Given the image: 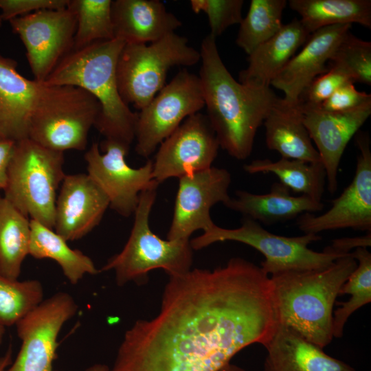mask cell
Instances as JSON below:
<instances>
[{"label":"cell","instance_id":"6da1fadb","mask_svg":"<svg viewBox=\"0 0 371 371\" xmlns=\"http://www.w3.org/2000/svg\"><path fill=\"white\" fill-rule=\"evenodd\" d=\"M278 326L270 278L234 257L169 276L159 313L126 331L111 371H218Z\"/></svg>","mask_w":371,"mask_h":371},{"label":"cell","instance_id":"7a4b0ae2","mask_svg":"<svg viewBox=\"0 0 371 371\" xmlns=\"http://www.w3.org/2000/svg\"><path fill=\"white\" fill-rule=\"evenodd\" d=\"M199 71L207 120L220 147L238 160L252 153L256 134L279 97L270 87L236 81L225 66L216 38L207 35L199 51Z\"/></svg>","mask_w":371,"mask_h":371},{"label":"cell","instance_id":"3957f363","mask_svg":"<svg viewBox=\"0 0 371 371\" xmlns=\"http://www.w3.org/2000/svg\"><path fill=\"white\" fill-rule=\"evenodd\" d=\"M352 253L321 270L271 276L278 324L324 348L333 337V307L342 285L357 267Z\"/></svg>","mask_w":371,"mask_h":371},{"label":"cell","instance_id":"277c9868","mask_svg":"<svg viewBox=\"0 0 371 371\" xmlns=\"http://www.w3.org/2000/svg\"><path fill=\"white\" fill-rule=\"evenodd\" d=\"M124 44L113 38L72 49L43 83L75 86L89 92L100 105L94 127L104 139L130 147L135 139L137 113L121 98L116 76L117 59Z\"/></svg>","mask_w":371,"mask_h":371},{"label":"cell","instance_id":"5b68a950","mask_svg":"<svg viewBox=\"0 0 371 371\" xmlns=\"http://www.w3.org/2000/svg\"><path fill=\"white\" fill-rule=\"evenodd\" d=\"M158 186L156 183L140 194L126 243L100 269V272L113 271L120 286L129 282L142 281L149 271L157 269L164 270L169 276H179L191 269L193 249L190 239L164 240L150 227V214Z\"/></svg>","mask_w":371,"mask_h":371},{"label":"cell","instance_id":"8992f818","mask_svg":"<svg viewBox=\"0 0 371 371\" xmlns=\"http://www.w3.org/2000/svg\"><path fill=\"white\" fill-rule=\"evenodd\" d=\"M64 153L28 137L16 142L3 196L25 216L54 229L57 191L65 173Z\"/></svg>","mask_w":371,"mask_h":371},{"label":"cell","instance_id":"52a82bcc","mask_svg":"<svg viewBox=\"0 0 371 371\" xmlns=\"http://www.w3.org/2000/svg\"><path fill=\"white\" fill-rule=\"evenodd\" d=\"M100 111L96 98L80 87L41 82L30 114L27 137L56 151L83 150Z\"/></svg>","mask_w":371,"mask_h":371},{"label":"cell","instance_id":"ba28073f","mask_svg":"<svg viewBox=\"0 0 371 371\" xmlns=\"http://www.w3.org/2000/svg\"><path fill=\"white\" fill-rule=\"evenodd\" d=\"M200 59L199 51L175 32L149 45L125 43L116 67L120 96L140 111L165 86L172 67L192 66Z\"/></svg>","mask_w":371,"mask_h":371},{"label":"cell","instance_id":"9c48e42d","mask_svg":"<svg viewBox=\"0 0 371 371\" xmlns=\"http://www.w3.org/2000/svg\"><path fill=\"white\" fill-rule=\"evenodd\" d=\"M320 238L319 235L312 234L298 236L277 235L265 229L259 223L243 217L241 225L237 228H223L214 224L201 235L190 240V243L193 250L217 242L244 243L265 256L260 267L267 275L273 276L292 271L324 269L346 255L324 250L319 252L308 248V245Z\"/></svg>","mask_w":371,"mask_h":371},{"label":"cell","instance_id":"30bf717a","mask_svg":"<svg viewBox=\"0 0 371 371\" xmlns=\"http://www.w3.org/2000/svg\"><path fill=\"white\" fill-rule=\"evenodd\" d=\"M205 106L199 76L183 69L137 113L135 151L148 158L189 116Z\"/></svg>","mask_w":371,"mask_h":371},{"label":"cell","instance_id":"8fae6325","mask_svg":"<svg viewBox=\"0 0 371 371\" xmlns=\"http://www.w3.org/2000/svg\"><path fill=\"white\" fill-rule=\"evenodd\" d=\"M129 148L104 139L100 146L93 143L85 154L87 174L106 194L109 207L124 217L134 214L140 194L157 183L153 179L152 160L137 168L128 165L126 157Z\"/></svg>","mask_w":371,"mask_h":371},{"label":"cell","instance_id":"7c38bea8","mask_svg":"<svg viewBox=\"0 0 371 371\" xmlns=\"http://www.w3.org/2000/svg\"><path fill=\"white\" fill-rule=\"evenodd\" d=\"M77 311L74 299L65 292L43 300L16 324L21 346L5 371H54L59 333Z\"/></svg>","mask_w":371,"mask_h":371},{"label":"cell","instance_id":"4fadbf2b","mask_svg":"<svg viewBox=\"0 0 371 371\" xmlns=\"http://www.w3.org/2000/svg\"><path fill=\"white\" fill-rule=\"evenodd\" d=\"M21 40L34 80L44 82L74 46L76 19L68 7L43 10L10 21Z\"/></svg>","mask_w":371,"mask_h":371},{"label":"cell","instance_id":"5bb4252c","mask_svg":"<svg viewBox=\"0 0 371 371\" xmlns=\"http://www.w3.org/2000/svg\"><path fill=\"white\" fill-rule=\"evenodd\" d=\"M359 154L354 177L341 194L331 201V207L323 214L304 213L296 224L304 234L339 229L371 232V150L368 134L357 133Z\"/></svg>","mask_w":371,"mask_h":371},{"label":"cell","instance_id":"9a60e30c","mask_svg":"<svg viewBox=\"0 0 371 371\" xmlns=\"http://www.w3.org/2000/svg\"><path fill=\"white\" fill-rule=\"evenodd\" d=\"M219 148L207 116L200 112L190 115L159 146L153 161V179L160 184L210 168Z\"/></svg>","mask_w":371,"mask_h":371},{"label":"cell","instance_id":"2e32d148","mask_svg":"<svg viewBox=\"0 0 371 371\" xmlns=\"http://www.w3.org/2000/svg\"><path fill=\"white\" fill-rule=\"evenodd\" d=\"M231 182L227 170L214 166L179 177L167 240L190 239L194 232H203L215 224L210 210L229 199Z\"/></svg>","mask_w":371,"mask_h":371},{"label":"cell","instance_id":"e0dca14e","mask_svg":"<svg viewBox=\"0 0 371 371\" xmlns=\"http://www.w3.org/2000/svg\"><path fill=\"white\" fill-rule=\"evenodd\" d=\"M302 120L316 146L326 173L327 188L335 193L338 187L339 166L350 139L371 114V101L344 111L331 112L318 105L299 102Z\"/></svg>","mask_w":371,"mask_h":371},{"label":"cell","instance_id":"ac0fdd59","mask_svg":"<svg viewBox=\"0 0 371 371\" xmlns=\"http://www.w3.org/2000/svg\"><path fill=\"white\" fill-rule=\"evenodd\" d=\"M109 207L107 196L87 173L65 175L56 201L54 231L67 242L80 239Z\"/></svg>","mask_w":371,"mask_h":371},{"label":"cell","instance_id":"d6986e66","mask_svg":"<svg viewBox=\"0 0 371 371\" xmlns=\"http://www.w3.org/2000/svg\"><path fill=\"white\" fill-rule=\"evenodd\" d=\"M350 24L326 26L311 34L302 49L288 62L271 85L281 90L286 102L297 104L311 82L328 71L330 58L350 31Z\"/></svg>","mask_w":371,"mask_h":371},{"label":"cell","instance_id":"ffe728a7","mask_svg":"<svg viewBox=\"0 0 371 371\" xmlns=\"http://www.w3.org/2000/svg\"><path fill=\"white\" fill-rule=\"evenodd\" d=\"M111 16L114 38L125 43H153L181 25L159 0L112 1Z\"/></svg>","mask_w":371,"mask_h":371},{"label":"cell","instance_id":"44dd1931","mask_svg":"<svg viewBox=\"0 0 371 371\" xmlns=\"http://www.w3.org/2000/svg\"><path fill=\"white\" fill-rule=\"evenodd\" d=\"M263 371H356L348 363L328 355L319 346L293 329L278 324L266 345Z\"/></svg>","mask_w":371,"mask_h":371},{"label":"cell","instance_id":"7402d4cb","mask_svg":"<svg viewBox=\"0 0 371 371\" xmlns=\"http://www.w3.org/2000/svg\"><path fill=\"white\" fill-rule=\"evenodd\" d=\"M14 59L0 54V137H27L28 124L41 84L23 76Z\"/></svg>","mask_w":371,"mask_h":371},{"label":"cell","instance_id":"603a6c76","mask_svg":"<svg viewBox=\"0 0 371 371\" xmlns=\"http://www.w3.org/2000/svg\"><path fill=\"white\" fill-rule=\"evenodd\" d=\"M224 205L265 225L288 221L304 213L321 212L324 207L322 201L304 195H291L290 190L280 182L273 183L266 194L237 190L235 197H230Z\"/></svg>","mask_w":371,"mask_h":371},{"label":"cell","instance_id":"cb8c5ba5","mask_svg":"<svg viewBox=\"0 0 371 371\" xmlns=\"http://www.w3.org/2000/svg\"><path fill=\"white\" fill-rule=\"evenodd\" d=\"M309 35L300 20L294 19L283 25L278 33L248 55L249 64L240 72L239 82L250 86L270 87L271 81Z\"/></svg>","mask_w":371,"mask_h":371},{"label":"cell","instance_id":"d4e9b609","mask_svg":"<svg viewBox=\"0 0 371 371\" xmlns=\"http://www.w3.org/2000/svg\"><path fill=\"white\" fill-rule=\"evenodd\" d=\"M262 124L267 148L278 152L281 158L310 163L321 161L304 124L299 103L291 104L279 98Z\"/></svg>","mask_w":371,"mask_h":371},{"label":"cell","instance_id":"484cf974","mask_svg":"<svg viewBox=\"0 0 371 371\" xmlns=\"http://www.w3.org/2000/svg\"><path fill=\"white\" fill-rule=\"evenodd\" d=\"M30 227L29 255L36 259L54 260L71 284H77L87 274L100 272L89 256L78 249H71L67 241L53 229L32 219Z\"/></svg>","mask_w":371,"mask_h":371},{"label":"cell","instance_id":"4316f807","mask_svg":"<svg viewBox=\"0 0 371 371\" xmlns=\"http://www.w3.org/2000/svg\"><path fill=\"white\" fill-rule=\"evenodd\" d=\"M289 5L310 34L326 26L352 23L371 28L370 0H290Z\"/></svg>","mask_w":371,"mask_h":371},{"label":"cell","instance_id":"83f0119b","mask_svg":"<svg viewBox=\"0 0 371 371\" xmlns=\"http://www.w3.org/2000/svg\"><path fill=\"white\" fill-rule=\"evenodd\" d=\"M243 168L251 175L273 174L279 179L280 183L293 192L322 201L326 173L321 161L310 163L284 158L277 161L263 159L254 160L245 164Z\"/></svg>","mask_w":371,"mask_h":371},{"label":"cell","instance_id":"f1b7e54d","mask_svg":"<svg viewBox=\"0 0 371 371\" xmlns=\"http://www.w3.org/2000/svg\"><path fill=\"white\" fill-rule=\"evenodd\" d=\"M30 236L29 218L0 195V274L19 278L29 255Z\"/></svg>","mask_w":371,"mask_h":371},{"label":"cell","instance_id":"f546056e","mask_svg":"<svg viewBox=\"0 0 371 371\" xmlns=\"http://www.w3.org/2000/svg\"><path fill=\"white\" fill-rule=\"evenodd\" d=\"M286 0H251L248 12L240 22L236 43L249 55L257 47L282 28Z\"/></svg>","mask_w":371,"mask_h":371},{"label":"cell","instance_id":"4dcf8cb0","mask_svg":"<svg viewBox=\"0 0 371 371\" xmlns=\"http://www.w3.org/2000/svg\"><path fill=\"white\" fill-rule=\"evenodd\" d=\"M351 253L357 265L339 291V295L350 294V299L338 302L341 306L333 312V337L337 338L342 337L349 317L371 302V254L365 247L357 248Z\"/></svg>","mask_w":371,"mask_h":371},{"label":"cell","instance_id":"1f68e13d","mask_svg":"<svg viewBox=\"0 0 371 371\" xmlns=\"http://www.w3.org/2000/svg\"><path fill=\"white\" fill-rule=\"evenodd\" d=\"M111 0H69L76 19L72 49L114 38Z\"/></svg>","mask_w":371,"mask_h":371},{"label":"cell","instance_id":"d6a6232c","mask_svg":"<svg viewBox=\"0 0 371 371\" xmlns=\"http://www.w3.org/2000/svg\"><path fill=\"white\" fill-rule=\"evenodd\" d=\"M43 300V288L37 280L20 281L0 274V325L16 324Z\"/></svg>","mask_w":371,"mask_h":371},{"label":"cell","instance_id":"836d02e7","mask_svg":"<svg viewBox=\"0 0 371 371\" xmlns=\"http://www.w3.org/2000/svg\"><path fill=\"white\" fill-rule=\"evenodd\" d=\"M328 63L343 69L353 82L371 85V42L361 40L349 31Z\"/></svg>","mask_w":371,"mask_h":371},{"label":"cell","instance_id":"e575fe53","mask_svg":"<svg viewBox=\"0 0 371 371\" xmlns=\"http://www.w3.org/2000/svg\"><path fill=\"white\" fill-rule=\"evenodd\" d=\"M243 0H191L190 5L196 14L203 12L207 17L210 34L221 36L227 28L240 24L243 20Z\"/></svg>","mask_w":371,"mask_h":371},{"label":"cell","instance_id":"d590c367","mask_svg":"<svg viewBox=\"0 0 371 371\" xmlns=\"http://www.w3.org/2000/svg\"><path fill=\"white\" fill-rule=\"evenodd\" d=\"M328 67L327 72L317 76L311 82L301 95L299 102L319 105L343 85L352 81L341 68L330 65Z\"/></svg>","mask_w":371,"mask_h":371},{"label":"cell","instance_id":"8d00e7d4","mask_svg":"<svg viewBox=\"0 0 371 371\" xmlns=\"http://www.w3.org/2000/svg\"><path fill=\"white\" fill-rule=\"evenodd\" d=\"M69 0H0L1 17L8 21L43 10L67 7Z\"/></svg>","mask_w":371,"mask_h":371},{"label":"cell","instance_id":"74e56055","mask_svg":"<svg viewBox=\"0 0 371 371\" xmlns=\"http://www.w3.org/2000/svg\"><path fill=\"white\" fill-rule=\"evenodd\" d=\"M353 83H345L318 106L326 111L337 112L350 110L371 101V95L359 91Z\"/></svg>","mask_w":371,"mask_h":371},{"label":"cell","instance_id":"f35d334b","mask_svg":"<svg viewBox=\"0 0 371 371\" xmlns=\"http://www.w3.org/2000/svg\"><path fill=\"white\" fill-rule=\"evenodd\" d=\"M371 233L364 236L355 237H345L337 238L332 241V244L324 249V251L337 254H346L350 253L352 249L370 247Z\"/></svg>","mask_w":371,"mask_h":371},{"label":"cell","instance_id":"ab89813d","mask_svg":"<svg viewBox=\"0 0 371 371\" xmlns=\"http://www.w3.org/2000/svg\"><path fill=\"white\" fill-rule=\"evenodd\" d=\"M16 142L0 137V190H4L8 175V166L14 149Z\"/></svg>","mask_w":371,"mask_h":371},{"label":"cell","instance_id":"60d3db41","mask_svg":"<svg viewBox=\"0 0 371 371\" xmlns=\"http://www.w3.org/2000/svg\"><path fill=\"white\" fill-rule=\"evenodd\" d=\"M12 350L9 347L6 352L0 357V371H5L12 362Z\"/></svg>","mask_w":371,"mask_h":371},{"label":"cell","instance_id":"b9f144b4","mask_svg":"<svg viewBox=\"0 0 371 371\" xmlns=\"http://www.w3.org/2000/svg\"><path fill=\"white\" fill-rule=\"evenodd\" d=\"M218 371H245L243 368L229 363L220 368Z\"/></svg>","mask_w":371,"mask_h":371},{"label":"cell","instance_id":"7bdbcfd3","mask_svg":"<svg viewBox=\"0 0 371 371\" xmlns=\"http://www.w3.org/2000/svg\"><path fill=\"white\" fill-rule=\"evenodd\" d=\"M85 371H111V369L104 364H95L87 369Z\"/></svg>","mask_w":371,"mask_h":371},{"label":"cell","instance_id":"ee69618b","mask_svg":"<svg viewBox=\"0 0 371 371\" xmlns=\"http://www.w3.org/2000/svg\"><path fill=\"white\" fill-rule=\"evenodd\" d=\"M5 328L0 325V345L3 341V337L5 335Z\"/></svg>","mask_w":371,"mask_h":371},{"label":"cell","instance_id":"f6af8a7d","mask_svg":"<svg viewBox=\"0 0 371 371\" xmlns=\"http://www.w3.org/2000/svg\"><path fill=\"white\" fill-rule=\"evenodd\" d=\"M3 20L1 19V15H0V27L2 25Z\"/></svg>","mask_w":371,"mask_h":371}]
</instances>
